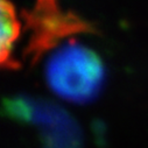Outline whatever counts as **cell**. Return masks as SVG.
<instances>
[{
	"label": "cell",
	"mask_w": 148,
	"mask_h": 148,
	"mask_svg": "<svg viewBox=\"0 0 148 148\" xmlns=\"http://www.w3.org/2000/svg\"><path fill=\"white\" fill-rule=\"evenodd\" d=\"M105 78V66L92 49L75 41L62 45L46 64V81L60 98L85 104L100 92Z\"/></svg>",
	"instance_id": "1"
},
{
	"label": "cell",
	"mask_w": 148,
	"mask_h": 148,
	"mask_svg": "<svg viewBox=\"0 0 148 148\" xmlns=\"http://www.w3.org/2000/svg\"><path fill=\"white\" fill-rule=\"evenodd\" d=\"M23 19L28 32L25 56L33 64L72 35L95 32L90 22L63 10L58 0H35Z\"/></svg>",
	"instance_id": "2"
},
{
	"label": "cell",
	"mask_w": 148,
	"mask_h": 148,
	"mask_svg": "<svg viewBox=\"0 0 148 148\" xmlns=\"http://www.w3.org/2000/svg\"><path fill=\"white\" fill-rule=\"evenodd\" d=\"M21 33V23L10 0H0V69H16L14 46Z\"/></svg>",
	"instance_id": "3"
}]
</instances>
